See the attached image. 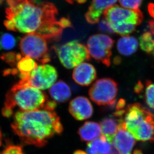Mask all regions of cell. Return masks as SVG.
Returning a JSON list of instances; mask_svg holds the SVG:
<instances>
[{
    "label": "cell",
    "mask_w": 154,
    "mask_h": 154,
    "mask_svg": "<svg viewBox=\"0 0 154 154\" xmlns=\"http://www.w3.org/2000/svg\"><path fill=\"white\" fill-rule=\"evenodd\" d=\"M6 20L4 25L9 31L36 34L47 40L58 41L63 27L57 20L58 10L49 2L37 0H7Z\"/></svg>",
    "instance_id": "cell-1"
},
{
    "label": "cell",
    "mask_w": 154,
    "mask_h": 154,
    "mask_svg": "<svg viewBox=\"0 0 154 154\" xmlns=\"http://www.w3.org/2000/svg\"><path fill=\"white\" fill-rule=\"evenodd\" d=\"M11 127L22 142L37 147H44L49 140L63 131L57 114L45 109L17 111Z\"/></svg>",
    "instance_id": "cell-2"
},
{
    "label": "cell",
    "mask_w": 154,
    "mask_h": 154,
    "mask_svg": "<svg viewBox=\"0 0 154 154\" xmlns=\"http://www.w3.org/2000/svg\"><path fill=\"white\" fill-rule=\"evenodd\" d=\"M127 130L135 139L154 141V115L140 103L129 104L125 111Z\"/></svg>",
    "instance_id": "cell-3"
},
{
    "label": "cell",
    "mask_w": 154,
    "mask_h": 154,
    "mask_svg": "<svg viewBox=\"0 0 154 154\" xmlns=\"http://www.w3.org/2000/svg\"><path fill=\"white\" fill-rule=\"evenodd\" d=\"M48 100L44 92L34 87L15 84L8 92L4 107L13 110L19 108L22 111H31L44 109Z\"/></svg>",
    "instance_id": "cell-4"
},
{
    "label": "cell",
    "mask_w": 154,
    "mask_h": 154,
    "mask_svg": "<svg viewBox=\"0 0 154 154\" xmlns=\"http://www.w3.org/2000/svg\"><path fill=\"white\" fill-rule=\"evenodd\" d=\"M47 41L38 34H27L22 38L19 44L21 53L42 64H46L51 61Z\"/></svg>",
    "instance_id": "cell-5"
},
{
    "label": "cell",
    "mask_w": 154,
    "mask_h": 154,
    "mask_svg": "<svg viewBox=\"0 0 154 154\" xmlns=\"http://www.w3.org/2000/svg\"><path fill=\"white\" fill-rule=\"evenodd\" d=\"M56 52L60 62L67 69L76 67L90 58L87 47L76 40L60 45Z\"/></svg>",
    "instance_id": "cell-6"
},
{
    "label": "cell",
    "mask_w": 154,
    "mask_h": 154,
    "mask_svg": "<svg viewBox=\"0 0 154 154\" xmlns=\"http://www.w3.org/2000/svg\"><path fill=\"white\" fill-rule=\"evenodd\" d=\"M57 76V70L54 66L50 64H42L38 66L25 79L19 80L17 83L45 90L54 85Z\"/></svg>",
    "instance_id": "cell-7"
},
{
    "label": "cell",
    "mask_w": 154,
    "mask_h": 154,
    "mask_svg": "<svg viewBox=\"0 0 154 154\" xmlns=\"http://www.w3.org/2000/svg\"><path fill=\"white\" fill-rule=\"evenodd\" d=\"M118 92L116 82L112 79L104 78L95 82L89 90L93 102L99 105H113Z\"/></svg>",
    "instance_id": "cell-8"
},
{
    "label": "cell",
    "mask_w": 154,
    "mask_h": 154,
    "mask_svg": "<svg viewBox=\"0 0 154 154\" xmlns=\"http://www.w3.org/2000/svg\"><path fill=\"white\" fill-rule=\"evenodd\" d=\"M114 43L113 39L107 35L101 34L92 35L87 41V50L90 56L95 60L109 66Z\"/></svg>",
    "instance_id": "cell-9"
},
{
    "label": "cell",
    "mask_w": 154,
    "mask_h": 154,
    "mask_svg": "<svg viewBox=\"0 0 154 154\" xmlns=\"http://www.w3.org/2000/svg\"><path fill=\"white\" fill-rule=\"evenodd\" d=\"M103 14L110 26L115 24H133L137 26L143 20V14L139 9L131 10L118 5L109 8Z\"/></svg>",
    "instance_id": "cell-10"
},
{
    "label": "cell",
    "mask_w": 154,
    "mask_h": 154,
    "mask_svg": "<svg viewBox=\"0 0 154 154\" xmlns=\"http://www.w3.org/2000/svg\"><path fill=\"white\" fill-rule=\"evenodd\" d=\"M69 112L76 120L87 119L93 114V107L89 99L83 96H78L70 102Z\"/></svg>",
    "instance_id": "cell-11"
},
{
    "label": "cell",
    "mask_w": 154,
    "mask_h": 154,
    "mask_svg": "<svg viewBox=\"0 0 154 154\" xmlns=\"http://www.w3.org/2000/svg\"><path fill=\"white\" fill-rule=\"evenodd\" d=\"M135 139L126 128L125 122L120 125L114 138L112 145L119 154H131L135 144Z\"/></svg>",
    "instance_id": "cell-12"
},
{
    "label": "cell",
    "mask_w": 154,
    "mask_h": 154,
    "mask_svg": "<svg viewBox=\"0 0 154 154\" xmlns=\"http://www.w3.org/2000/svg\"><path fill=\"white\" fill-rule=\"evenodd\" d=\"M96 78V69L89 63H82L75 67L73 71V79L80 85H89Z\"/></svg>",
    "instance_id": "cell-13"
},
{
    "label": "cell",
    "mask_w": 154,
    "mask_h": 154,
    "mask_svg": "<svg viewBox=\"0 0 154 154\" xmlns=\"http://www.w3.org/2000/svg\"><path fill=\"white\" fill-rule=\"evenodd\" d=\"M118 0H92L88 10L85 14V19L88 23L94 24L99 22L104 12L114 6Z\"/></svg>",
    "instance_id": "cell-14"
},
{
    "label": "cell",
    "mask_w": 154,
    "mask_h": 154,
    "mask_svg": "<svg viewBox=\"0 0 154 154\" xmlns=\"http://www.w3.org/2000/svg\"><path fill=\"white\" fill-rule=\"evenodd\" d=\"M120 117L118 118H115V117H108L105 118L101 122L102 135L104 136L108 142L111 144H112L114 138L119 128L120 125L124 121V119Z\"/></svg>",
    "instance_id": "cell-15"
},
{
    "label": "cell",
    "mask_w": 154,
    "mask_h": 154,
    "mask_svg": "<svg viewBox=\"0 0 154 154\" xmlns=\"http://www.w3.org/2000/svg\"><path fill=\"white\" fill-rule=\"evenodd\" d=\"M49 94L55 102L64 103L71 96V89L67 83L63 80H58L50 87Z\"/></svg>",
    "instance_id": "cell-16"
},
{
    "label": "cell",
    "mask_w": 154,
    "mask_h": 154,
    "mask_svg": "<svg viewBox=\"0 0 154 154\" xmlns=\"http://www.w3.org/2000/svg\"><path fill=\"white\" fill-rule=\"evenodd\" d=\"M78 133L82 141L90 142L100 137L102 131L100 124L96 122L88 121L80 127Z\"/></svg>",
    "instance_id": "cell-17"
},
{
    "label": "cell",
    "mask_w": 154,
    "mask_h": 154,
    "mask_svg": "<svg viewBox=\"0 0 154 154\" xmlns=\"http://www.w3.org/2000/svg\"><path fill=\"white\" fill-rule=\"evenodd\" d=\"M113 146L108 142L104 136L89 142L87 144V154H111Z\"/></svg>",
    "instance_id": "cell-18"
},
{
    "label": "cell",
    "mask_w": 154,
    "mask_h": 154,
    "mask_svg": "<svg viewBox=\"0 0 154 154\" xmlns=\"http://www.w3.org/2000/svg\"><path fill=\"white\" fill-rule=\"evenodd\" d=\"M139 43L134 36H123L118 39L117 48L120 54L124 56L132 55L138 49Z\"/></svg>",
    "instance_id": "cell-19"
},
{
    "label": "cell",
    "mask_w": 154,
    "mask_h": 154,
    "mask_svg": "<svg viewBox=\"0 0 154 154\" xmlns=\"http://www.w3.org/2000/svg\"><path fill=\"white\" fill-rule=\"evenodd\" d=\"M19 77L20 79H25L32 71L38 67V64L34 59L28 56H25L19 60L17 64Z\"/></svg>",
    "instance_id": "cell-20"
},
{
    "label": "cell",
    "mask_w": 154,
    "mask_h": 154,
    "mask_svg": "<svg viewBox=\"0 0 154 154\" xmlns=\"http://www.w3.org/2000/svg\"><path fill=\"white\" fill-rule=\"evenodd\" d=\"M140 46L141 49L147 54L153 55L154 52V40L151 33L146 31L139 38Z\"/></svg>",
    "instance_id": "cell-21"
},
{
    "label": "cell",
    "mask_w": 154,
    "mask_h": 154,
    "mask_svg": "<svg viewBox=\"0 0 154 154\" xmlns=\"http://www.w3.org/2000/svg\"><path fill=\"white\" fill-rule=\"evenodd\" d=\"M0 42L2 48L9 51L15 48L17 45V39L12 34L3 32L0 35Z\"/></svg>",
    "instance_id": "cell-22"
},
{
    "label": "cell",
    "mask_w": 154,
    "mask_h": 154,
    "mask_svg": "<svg viewBox=\"0 0 154 154\" xmlns=\"http://www.w3.org/2000/svg\"><path fill=\"white\" fill-rule=\"evenodd\" d=\"M145 97L148 105L154 110V83L150 81L146 82Z\"/></svg>",
    "instance_id": "cell-23"
},
{
    "label": "cell",
    "mask_w": 154,
    "mask_h": 154,
    "mask_svg": "<svg viewBox=\"0 0 154 154\" xmlns=\"http://www.w3.org/2000/svg\"><path fill=\"white\" fill-rule=\"evenodd\" d=\"M0 57L11 66H14L17 64L19 60L22 58V56L15 52H8L2 54Z\"/></svg>",
    "instance_id": "cell-24"
},
{
    "label": "cell",
    "mask_w": 154,
    "mask_h": 154,
    "mask_svg": "<svg viewBox=\"0 0 154 154\" xmlns=\"http://www.w3.org/2000/svg\"><path fill=\"white\" fill-rule=\"evenodd\" d=\"M121 5L126 9L138 10L140 7L143 0H119Z\"/></svg>",
    "instance_id": "cell-25"
},
{
    "label": "cell",
    "mask_w": 154,
    "mask_h": 154,
    "mask_svg": "<svg viewBox=\"0 0 154 154\" xmlns=\"http://www.w3.org/2000/svg\"><path fill=\"white\" fill-rule=\"evenodd\" d=\"M0 154H24L22 146L10 145L8 146Z\"/></svg>",
    "instance_id": "cell-26"
},
{
    "label": "cell",
    "mask_w": 154,
    "mask_h": 154,
    "mask_svg": "<svg viewBox=\"0 0 154 154\" xmlns=\"http://www.w3.org/2000/svg\"><path fill=\"white\" fill-rule=\"evenodd\" d=\"M98 28L99 30L102 32H106L108 34H113L114 33L109 23L107 21L104 19H102L99 22L98 24Z\"/></svg>",
    "instance_id": "cell-27"
},
{
    "label": "cell",
    "mask_w": 154,
    "mask_h": 154,
    "mask_svg": "<svg viewBox=\"0 0 154 154\" xmlns=\"http://www.w3.org/2000/svg\"><path fill=\"white\" fill-rule=\"evenodd\" d=\"M57 106V102H55V101L48 100L45 104L44 109L47 110L51 111H54Z\"/></svg>",
    "instance_id": "cell-28"
},
{
    "label": "cell",
    "mask_w": 154,
    "mask_h": 154,
    "mask_svg": "<svg viewBox=\"0 0 154 154\" xmlns=\"http://www.w3.org/2000/svg\"><path fill=\"white\" fill-rule=\"evenodd\" d=\"M2 114L4 117L7 118H9L12 116L13 114L14 111L12 109H10L9 108L4 107L2 109Z\"/></svg>",
    "instance_id": "cell-29"
},
{
    "label": "cell",
    "mask_w": 154,
    "mask_h": 154,
    "mask_svg": "<svg viewBox=\"0 0 154 154\" xmlns=\"http://www.w3.org/2000/svg\"><path fill=\"white\" fill-rule=\"evenodd\" d=\"M149 31L151 33L154 40V21L150 20L148 23ZM153 55L154 56V52Z\"/></svg>",
    "instance_id": "cell-30"
},
{
    "label": "cell",
    "mask_w": 154,
    "mask_h": 154,
    "mask_svg": "<svg viewBox=\"0 0 154 154\" xmlns=\"http://www.w3.org/2000/svg\"><path fill=\"white\" fill-rule=\"evenodd\" d=\"M148 9L151 16L154 19V3H150L148 5Z\"/></svg>",
    "instance_id": "cell-31"
},
{
    "label": "cell",
    "mask_w": 154,
    "mask_h": 154,
    "mask_svg": "<svg viewBox=\"0 0 154 154\" xmlns=\"http://www.w3.org/2000/svg\"><path fill=\"white\" fill-rule=\"evenodd\" d=\"M125 101L123 99H121L119 101L117 105V109L118 110H120L121 108L123 107L125 105Z\"/></svg>",
    "instance_id": "cell-32"
},
{
    "label": "cell",
    "mask_w": 154,
    "mask_h": 154,
    "mask_svg": "<svg viewBox=\"0 0 154 154\" xmlns=\"http://www.w3.org/2000/svg\"><path fill=\"white\" fill-rule=\"evenodd\" d=\"M66 1L68 2L69 4H72L74 3V2L76 1L79 3H84L85 2L86 0H66Z\"/></svg>",
    "instance_id": "cell-33"
},
{
    "label": "cell",
    "mask_w": 154,
    "mask_h": 154,
    "mask_svg": "<svg viewBox=\"0 0 154 154\" xmlns=\"http://www.w3.org/2000/svg\"><path fill=\"white\" fill-rule=\"evenodd\" d=\"M73 154H87V153H86L85 151H82V150H77L74 152Z\"/></svg>",
    "instance_id": "cell-34"
},
{
    "label": "cell",
    "mask_w": 154,
    "mask_h": 154,
    "mask_svg": "<svg viewBox=\"0 0 154 154\" xmlns=\"http://www.w3.org/2000/svg\"><path fill=\"white\" fill-rule=\"evenodd\" d=\"M133 154H143V153L140 150H136L135 151H134Z\"/></svg>",
    "instance_id": "cell-35"
},
{
    "label": "cell",
    "mask_w": 154,
    "mask_h": 154,
    "mask_svg": "<svg viewBox=\"0 0 154 154\" xmlns=\"http://www.w3.org/2000/svg\"><path fill=\"white\" fill-rule=\"evenodd\" d=\"M2 134L1 131L0 130V146L2 145Z\"/></svg>",
    "instance_id": "cell-36"
},
{
    "label": "cell",
    "mask_w": 154,
    "mask_h": 154,
    "mask_svg": "<svg viewBox=\"0 0 154 154\" xmlns=\"http://www.w3.org/2000/svg\"><path fill=\"white\" fill-rule=\"evenodd\" d=\"M2 48L1 45V42H0V51H1Z\"/></svg>",
    "instance_id": "cell-37"
}]
</instances>
